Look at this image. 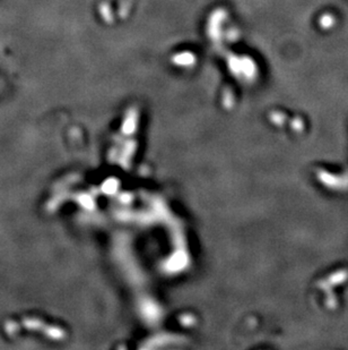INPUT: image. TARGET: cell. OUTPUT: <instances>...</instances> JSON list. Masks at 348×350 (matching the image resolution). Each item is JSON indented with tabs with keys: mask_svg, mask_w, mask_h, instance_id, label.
Returning <instances> with one entry per match:
<instances>
[{
	"mask_svg": "<svg viewBox=\"0 0 348 350\" xmlns=\"http://www.w3.org/2000/svg\"><path fill=\"white\" fill-rule=\"evenodd\" d=\"M333 24H335V17L332 14H325L320 18V26L322 29H330V27L333 26Z\"/></svg>",
	"mask_w": 348,
	"mask_h": 350,
	"instance_id": "obj_1",
	"label": "cell"
}]
</instances>
